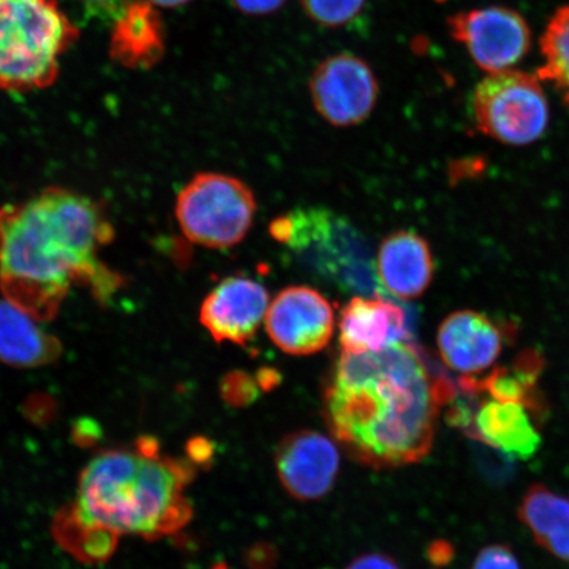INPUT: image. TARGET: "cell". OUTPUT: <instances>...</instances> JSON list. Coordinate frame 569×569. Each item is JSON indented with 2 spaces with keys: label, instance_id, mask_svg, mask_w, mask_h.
<instances>
[{
  "label": "cell",
  "instance_id": "obj_4",
  "mask_svg": "<svg viewBox=\"0 0 569 569\" xmlns=\"http://www.w3.org/2000/svg\"><path fill=\"white\" fill-rule=\"evenodd\" d=\"M77 34L54 0H0V90L52 84Z\"/></svg>",
  "mask_w": 569,
  "mask_h": 569
},
{
  "label": "cell",
  "instance_id": "obj_26",
  "mask_svg": "<svg viewBox=\"0 0 569 569\" xmlns=\"http://www.w3.org/2000/svg\"><path fill=\"white\" fill-rule=\"evenodd\" d=\"M287 0H232L234 9L247 16L262 17L280 10Z\"/></svg>",
  "mask_w": 569,
  "mask_h": 569
},
{
  "label": "cell",
  "instance_id": "obj_10",
  "mask_svg": "<svg viewBox=\"0 0 569 569\" xmlns=\"http://www.w3.org/2000/svg\"><path fill=\"white\" fill-rule=\"evenodd\" d=\"M267 332L281 351L295 356L322 351L332 338V306L318 290L289 287L276 296L267 311Z\"/></svg>",
  "mask_w": 569,
  "mask_h": 569
},
{
  "label": "cell",
  "instance_id": "obj_8",
  "mask_svg": "<svg viewBox=\"0 0 569 569\" xmlns=\"http://www.w3.org/2000/svg\"><path fill=\"white\" fill-rule=\"evenodd\" d=\"M448 27L476 66L489 74L510 69L530 51L528 21L507 7L492 6L455 13L448 19Z\"/></svg>",
  "mask_w": 569,
  "mask_h": 569
},
{
  "label": "cell",
  "instance_id": "obj_21",
  "mask_svg": "<svg viewBox=\"0 0 569 569\" xmlns=\"http://www.w3.org/2000/svg\"><path fill=\"white\" fill-rule=\"evenodd\" d=\"M540 51L543 66L538 77L550 82L569 107V4L553 13L540 39Z\"/></svg>",
  "mask_w": 569,
  "mask_h": 569
},
{
  "label": "cell",
  "instance_id": "obj_3",
  "mask_svg": "<svg viewBox=\"0 0 569 569\" xmlns=\"http://www.w3.org/2000/svg\"><path fill=\"white\" fill-rule=\"evenodd\" d=\"M194 478L193 462L163 455L153 437L98 452L83 468L74 501L57 513L53 537L76 559L96 565L112 557L122 537L172 536L193 517L184 490Z\"/></svg>",
  "mask_w": 569,
  "mask_h": 569
},
{
  "label": "cell",
  "instance_id": "obj_31",
  "mask_svg": "<svg viewBox=\"0 0 569 569\" xmlns=\"http://www.w3.org/2000/svg\"><path fill=\"white\" fill-rule=\"evenodd\" d=\"M256 380H258L261 389L270 390L280 382V376L273 369H261Z\"/></svg>",
  "mask_w": 569,
  "mask_h": 569
},
{
  "label": "cell",
  "instance_id": "obj_7",
  "mask_svg": "<svg viewBox=\"0 0 569 569\" xmlns=\"http://www.w3.org/2000/svg\"><path fill=\"white\" fill-rule=\"evenodd\" d=\"M472 109L483 134L513 147L542 138L550 120L549 102L538 78L513 69L483 78L475 89Z\"/></svg>",
  "mask_w": 569,
  "mask_h": 569
},
{
  "label": "cell",
  "instance_id": "obj_25",
  "mask_svg": "<svg viewBox=\"0 0 569 569\" xmlns=\"http://www.w3.org/2000/svg\"><path fill=\"white\" fill-rule=\"evenodd\" d=\"M472 569H522L513 550L507 545H490L476 555Z\"/></svg>",
  "mask_w": 569,
  "mask_h": 569
},
{
  "label": "cell",
  "instance_id": "obj_18",
  "mask_svg": "<svg viewBox=\"0 0 569 569\" xmlns=\"http://www.w3.org/2000/svg\"><path fill=\"white\" fill-rule=\"evenodd\" d=\"M543 368L542 356L536 350H528L510 366L490 369L481 376L461 377L459 387L497 401L522 403L542 418L546 403L540 397L538 382Z\"/></svg>",
  "mask_w": 569,
  "mask_h": 569
},
{
  "label": "cell",
  "instance_id": "obj_22",
  "mask_svg": "<svg viewBox=\"0 0 569 569\" xmlns=\"http://www.w3.org/2000/svg\"><path fill=\"white\" fill-rule=\"evenodd\" d=\"M367 0H301L302 9L316 23L338 28L351 23L365 9Z\"/></svg>",
  "mask_w": 569,
  "mask_h": 569
},
{
  "label": "cell",
  "instance_id": "obj_27",
  "mask_svg": "<svg viewBox=\"0 0 569 569\" xmlns=\"http://www.w3.org/2000/svg\"><path fill=\"white\" fill-rule=\"evenodd\" d=\"M347 569H401V567L387 555L373 552L361 555Z\"/></svg>",
  "mask_w": 569,
  "mask_h": 569
},
{
  "label": "cell",
  "instance_id": "obj_15",
  "mask_svg": "<svg viewBox=\"0 0 569 569\" xmlns=\"http://www.w3.org/2000/svg\"><path fill=\"white\" fill-rule=\"evenodd\" d=\"M436 273L427 240L415 231L388 234L379 248L376 274L389 295L402 301L416 300L430 288Z\"/></svg>",
  "mask_w": 569,
  "mask_h": 569
},
{
  "label": "cell",
  "instance_id": "obj_28",
  "mask_svg": "<svg viewBox=\"0 0 569 569\" xmlns=\"http://www.w3.org/2000/svg\"><path fill=\"white\" fill-rule=\"evenodd\" d=\"M188 459L193 462L194 466L210 465L213 448L210 440L202 437L191 439L188 447Z\"/></svg>",
  "mask_w": 569,
  "mask_h": 569
},
{
  "label": "cell",
  "instance_id": "obj_11",
  "mask_svg": "<svg viewBox=\"0 0 569 569\" xmlns=\"http://www.w3.org/2000/svg\"><path fill=\"white\" fill-rule=\"evenodd\" d=\"M507 332L493 319L475 310H459L440 323L437 346L440 359L461 377L487 373L500 359Z\"/></svg>",
  "mask_w": 569,
  "mask_h": 569
},
{
  "label": "cell",
  "instance_id": "obj_23",
  "mask_svg": "<svg viewBox=\"0 0 569 569\" xmlns=\"http://www.w3.org/2000/svg\"><path fill=\"white\" fill-rule=\"evenodd\" d=\"M259 388L258 380L241 371H233L224 376L222 386H220L223 400L237 408L252 403L259 396Z\"/></svg>",
  "mask_w": 569,
  "mask_h": 569
},
{
  "label": "cell",
  "instance_id": "obj_5",
  "mask_svg": "<svg viewBox=\"0 0 569 569\" xmlns=\"http://www.w3.org/2000/svg\"><path fill=\"white\" fill-rule=\"evenodd\" d=\"M270 233L339 287L369 293L375 273L366 241L350 223L320 209L297 210L276 219Z\"/></svg>",
  "mask_w": 569,
  "mask_h": 569
},
{
  "label": "cell",
  "instance_id": "obj_14",
  "mask_svg": "<svg viewBox=\"0 0 569 569\" xmlns=\"http://www.w3.org/2000/svg\"><path fill=\"white\" fill-rule=\"evenodd\" d=\"M465 391L473 402L471 423L466 431L468 437L519 460H528L538 452L542 437L536 412L522 403L497 401Z\"/></svg>",
  "mask_w": 569,
  "mask_h": 569
},
{
  "label": "cell",
  "instance_id": "obj_24",
  "mask_svg": "<svg viewBox=\"0 0 569 569\" xmlns=\"http://www.w3.org/2000/svg\"><path fill=\"white\" fill-rule=\"evenodd\" d=\"M73 2L84 21H102L116 23L133 0H70Z\"/></svg>",
  "mask_w": 569,
  "mask_h": 569
},
{
  "label": "cell",
  "instance_id": "obj_12",
  "mask_svg": "<svg viewBox=\"0 0 569 569\" xmlns=\"http://www.w3.org/2000/svg\"><path fill=\"white\" fill-rule=\"evenodd\" d=\"M339 467L337 446L317 431L290 433L277 448V473L288 493L298 500H318L329 493Z\"/></svg>",
  "mask_w": 569,
  "mask_h": 569
},
{
  "label": "cell",
  "instance_id": "obj_30",
  "mask_svg": "<svg viewBox=\"0 0 569 569\" xmlns=\"http://www.w3.org/2000/svg\"><path fill=\"white\" fill-rule=\"evenodd\" d=\"M451 558V547H446V543L439 542L431 547L430 559L432 565L445 566Z\"/></svg>",
  "mask_w": 569,
  "mask_h": 569
},
{
  "label": "cell",
  "instance_id": "obj_1",
  "mask_svg": "<svg viewBox=\"0 0 569 569\" xmlns=\"http://www.w3.org/2000/svg\"><path fill=\"white\" fill-rule=\"evenodd\" d=\"M455 393L421 348L400 341L377 352H341L325 390V416L361 465L403 467L430 453L440 411Z\"/></svg>",
  "mask_w": 569,
  "mask_h": 569
},
{
  "label": "cell",
  "instance_id": "obj_9",
  "mask_svg": "<svg viewBox=\"0 0 569 569\" xmlns=\"http://www.w3.org/2000/svg\"><path fill=\"white\" fill-rule=\"evenodd\" d=\"M310 96L319 116L336 127H351L371 116L379 82L371 67L352 53L327 57L310 78Z\"/></svg>",
  "mask_w": 569,
  "mask_h": 569
},
{
  "label": "cell",
  "instance_id": "obj_19",
  "mask_svg": "<svg viewBox=\"0 0 569 569\" xmlns=\"http://www.w3.org/2000/svg\"><path fill=\"white\" fill-rule=\"evenodd\" d=\"M113 24L111 54L124 67L149 69L166 54L162 20L148 0H133Z\"/></svg>",
  "mask_w": 569,
  "mask_h": 569
},
{
  "label": "cell",
  "instance_id": "obj_29",
  "mask_svg": "<svg viewBox=\"0 0 569 569\" xmlns=\"http://www.w3.org/2000/svg\"><path fill=\"white\" fill-rule=\"evenodd\" d=\"M274 553L272 547H267L264 545L254 547L252 550L251 557L248 558L251 561V566L253 568H267L268 566L273 563Z\"/></svg>",
  "mask_w": 569,
  "mask_h": 569
},
{
  "label": "cell",
  "instance_id": "obj_33",
  "mask_svg": "<svg viewBox=\"0 0 569 569\" xmlns=\"http://www.w3.org/2000/svg\"><path fill=\"white\" fill-rule=\"evenodd\" d=\"M211 569H230V568L227 567L224 563H219L217 566H213Z\"/></svg>",
  "mask_w": 569,
  "mask_h": 569
},
{
  "label": "cell",
  "instance_id": "obj_2",
  "mask_svg": "<svg viewBox=\"0 0 569 569\" xmlns=\"http://www.w3.org/2000/svg\"><path fill=\"white\" fill-rule=\"evenodd\" d=\"M113 229L102 206L76 191L51 188L0 209V290L41 322L52 320L74 284L101 303L123 277L101 259Z\"/></svg>",
  "mask_w": 569,
  "mask_h": 569
},
{
  "label": "cell",
  "instance_id": "obj_13",
  "mask_svg": "<svg viewBox=\"0 0 569 569\" xmlns=\"http://www.w3.org/2000/svg\"><path fill=\"white\" fill-rule=\"evenodd\" d=\"M269 308L262 284L246 277H229L206 297L201 323L218 343L244 346L258 332Z\"/></svg>",
  "mask_w": 569,
  "mask_h": 569
},
{
  "label": "cell",
  "instance_id": "obj_16",
  "mask_svg": "<svg viewBox=\"0 0 569 569\" xmlns=\"http://www.w3.org/2000/svg\"><path fill=\"white\" fill-rule=\"evenodd\" d=\"M339 333L343 351L353 353L377 352L410 340L405 311L380 297H353L341 310Z\"/></svg>",
  "mask_w": 569,
  "mask_h": 569
},
{
  "label": "cell",
  "instance_id": "obj_6",
  "mask_svg": "<svg viewBox=\"0 0 569 569\" xmlns=\"http://www.w3.org/2000/svg\"><path fill=\"white\" fill-rule=\"evenodd\" d=\"M256 209L252 190L238 178L199 173L178 194L176 217L193 243L230 248L251 230Z\"/></svg>",
  "mask_w": 569,
  "mask_h": 569
},
{
  "label": "cell",
  "instance_id": "obj_20",
  "mask_svg": "<svg viewBox=\"0 0 569 569\" xmlns=\"http://www.w3.org/2000/svg\"><path fill=\"white\" fill-rule=\"evenodd\" d=\"M518 518L542 549L569 566V497L533 483L519 503Z\"/></svg>",
  "mask_w": 569,
  "mask_h": 569
},
{
  "label": "cell",
  "instance_id": "obj_32",
  "mask_svg": "<svg viewBox=\"0 0 569 569\" xmlns=\"http://www.w3.org/2000/svg\"><path fill=\"white\" fill-rule=\"evenodd\" d=\"M148 2L161 7H178L190 2V0H148Z\"/></svg>",
  "mask_w": 569,
  "mask_h": 569
},
{
  "label": "cell",
  "instance_id": "obj_17",
  "mask_svg": "<svg viewBox=\"0 0 569 569\" xmlns=\"http://www.w3.org/2000/svg\"><path fill=\"white\" fill-rule=\"evenodd\" d=\"M36 319L20 306L0 300V362L19 369L53 365L60 359L62 345L52 333L42 329Z\"/></svg>",
  "mask_w": 569,
  "mask_h": 569
}]
</instances>
